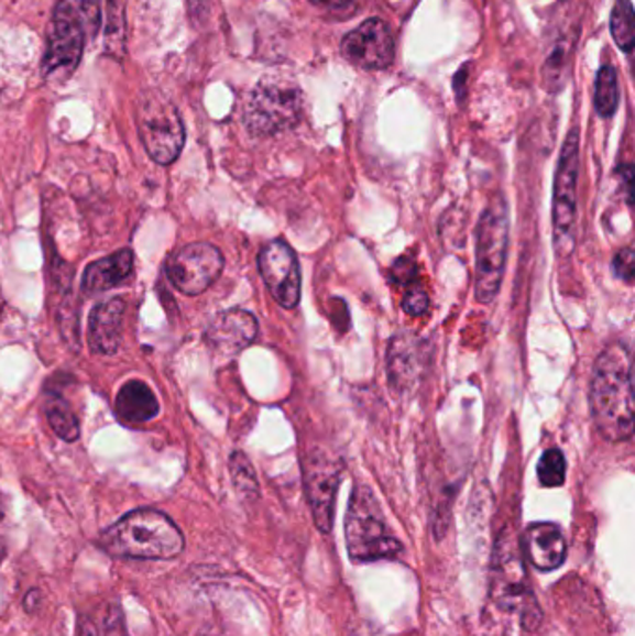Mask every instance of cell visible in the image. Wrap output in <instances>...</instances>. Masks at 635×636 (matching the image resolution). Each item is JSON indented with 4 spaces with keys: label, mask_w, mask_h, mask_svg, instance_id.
<instances>
[{
    "label": "cell",
    "mask_w": 635,
    "mask_h": 636,
    "mask_svg": "<svg viewBox=\"0 0 635 636\" xmlns=\"http://www.w3.org/2000/svg\"><path fill=\"white\" fill-rule=\"evenodd\" d=\"M591 414L602 438L618 443L634 436L632 355L624 344H612L596 358L589 387Z\"/></svg>",
    "instance_id": "1"
},
{
    "label": "cell",
    "mask_w": 635,
    "mask_h": 636,
    "mask_svg": "<svg viewBox=\"0 0 635 636\" xmlns=\"http://www.w3.org/2000/svg\"><path fill=\"white\" fill-rule=\"evenodd\" d=\"M101 547L123 559L166 560L182 555L185 538L163 512L140 508L107 528Z\"/></svg>",
    "instance_id": "2"
},
{
    "label": "cell",
    "mask_w": 635,
    "mask_h": 636,
    "mask_svg": "<svg viewBox=\"0 0 635 636\" xmlns=\"http://www.w3.org/2000/svg\"><path fill=\"white\" fill-rule=\"evenodd\" d=\"M99 26L101 7L97 0H61L48 29L43 73L47 77L69 75L79 66L86 42L96 36Z\"/></svg>",
    "instance_id": "3"
},
{
    "label": "cell",
    "mask_w": 635,
    "mask_h": 636,
    "mask_svg": "<svg viewBox=\"0 0 635 636\" xmlns=\"http://www.w3.org/2000/svg\"><path fill=\"white\" fill-rule=\"evenodd\" d=\"M346 544L352 562L394 560L403 552V544L387 527L381 505L371 487L357 484L346 514Z\"/></svg>",
    "instance_id": "4"
},
{
    "label": "cell",
    "mask_w": 635,
    "mask_h": 636,
    "mask_svg": "<svg viewBox=\"0 0 635 636\" xmlns=\"http://www.w3.org/2000/svg\"><path fill=\"white\" fill-rule=\"evenodd\" d=\"M507 248V201L503 198L492 199L475 229V298L479 304H491L500 293Z\"/></svg>",
    "instance_id": "5"
},
{
    "label": "cell",
    "mask_w": 635,
    "mask_h": 636,
    "mask_svg": "<svg viewBox=\"0 0 635 636\" xmlns=\"http://www.w3.org/2000/svg\"><path fill=\"white\" fill-rule=\"evenodd\" d=\"M303 91L284 77L261 78L244 105V125L254 136H274L298 125Z\"/></svg>",
    "instance_id": "6"
},
{
    "label": "cell",
    "mask_w": 635,
    "mask_h": 636,
    "mask_svg": "<svg viewBox=\"0 0 635 636\" xmlns=\"http://www.w3.org/2000/svg\"><path fill=\"white\" fill-rule=\"evenodd\" d=\"M136 127L147 155L161 166L174 163L185 145V125L176 105L157 88L140 94Z\"/></svg>",
    "instance_id": "7"
},
{
    "label": "cell",
    "mask_w": 635,
    "mask_h": 636,
    "mask_svg": "<svg viewBox=\"0 0 635 636\" xmlns=\"http://www.w3.org/2000/svg\"><path fill=\"white\" fill-rule=\"evenodd\" d=\"M578 169H580V136L578 131L572 129L565 140L554 180L551 222H554V244L559 257H567L574 248Z\"/></svg>",
    "instance_id": "8"
},
{
    "label": "cell",
    "mask_w": 635,
    "mask_h": 636,
    "mask_svg": "<svg viewBox=\"0 0 635 636\" xmlns=\"http://www.w3.org/2000/svg\"><path fill=\"white\" fill-rule=\"evenodd\" d=\"M341 462L325 450H311L304 458L303 479L315 527L328 535L332 530L336 495L341 481Z\"/></svg>",
    "instance_id": "9"
},
{
    "label": "cell",
    "mask_w": 635,
    "mask_h": 636,
    "mask_svg": "<svg viewBox=\"0 0 635 636\" xmlns=\"http://www.w3.org/2000/svg\"><path fill=\"white\" fill-rule=\"evenodd\" d=\"M225 271V257L209 242H194L182 248L166 264L172 285L183 295L198 296L206 293Z\"/></svg>",
    "instance_id": "10"
},
{
    "label": "cell",
    "mask_w": 635,
    "mask_h": 636,
    "mask_svg": "<svg viewBox=\"0 0 635 636\" xmlns=\"http://www.w3.org/2000/svg\"><path fill=\"white\" fill-rule=\"evenodd\" d=\"M260 272L269 293L284 309H293L300 301L303 276L297 253L284 241L269 242L260 253Z\"/></svg>",
    "instance_id": "11"
},
{
    "label": "cell",
    "mask_w": 635,
    "mask_h": 636,
    "mask_svg": "<svg viewBox=\"0 0 635 636\" xmlns=\"http://www.w3.org/2000/svg\"><path fill=\"white\" fill-rule=\"evenodd\" d=\"M341 51L347 61L362 69H386L394 62V34L382 19H370L347 34Z\"/></svg>",
    "instance_id": "12"
},
{
    "label": "cell",
    "mask_w": 635,
    "mask_h": 636,
    "mask_svg": "<svg viewBox=\"0 0 635 636\" xmlns=\"http://www.w3.org/2000/svg\"><path fill=\"white\" fill-rule=\"evenodd\" d=\"M492 597L505 611H516L518 606L532 605L533 595L527 589L526 571L522 566L518 544L502 538L494 555L492 575Z\"/></svg>",
    "instance_id": "13"
},
{
    "label": "cell",
    "mask_w": 635,
    "mask_h": 636,
    "mask_svg": "<svg viewBox=\"0 0 635 636\" xmlns=\"http://www.w3.org/2000/svg\"><path fill=\"white\" fill-rule=\"evenodd\" d=\"M260 331L258 318L244 309H228L218 312L207 328L206 341L215 352L236 355L255 341Z\"/></svg>",
    "instance_id": "14"
},
{
    "label": "cell",
    "mask_w": 635,
    "mask_h": 636,
    "mask_svg": "<svg viewBox=\"0 0 635 636\" xmlns=\"http://www.w3.org/2000/svg\"><path fill=\"white\" fill-rule=\"evenodd\" d=\"M524 549L533 568L554 571L567 560V541L556 523H533L524 535Z\"/></svg>",
    "instance_id": "15"
},
{
    "label": "cell",
    "mask_w": 635,
    "mask_h": 636,
    "mask_svg": "<svg viewBox=\"0 0 635 636\" xmlns=\"http://www.w3.org/2000/svg\"><path fill=\"white\" fill-rule=\"evenodd\" d=\"M123 315H125V301L120 298L99 304L91 311L88 341L96 354L110 355L118 352L121 344Z\"/></svg>",
    "instance_id": "16"
},
{
    "label": "cell",
    "mask_w": 635,
    "mask_h": 636,
    "mask_svg": "<svg viewBox=\"0 0 635 636\" xmlns=\"http://www.w3.org/2000/svg\"><path fill=\"white\" fill-rule=\"evenodd\" d=\"M421 366V342L408 333L395 336L387 349V376L392 385L397 390L410 387Z\"/></svg>",
    "instance_id": "17"
},
{
    "label": "cell",
    "mask_w": 635,
    "mask_h": 636,
    "mask_svg": "<svg viewBox=\"0 0 635 636\" xmlns=\"http://www.w3.org/2000/svg\"><path fill=\"white\" fill-rule=\"evenodd\" d=\"M133 266L134 255L131 250H120L109 257L99 259L96 263L86 266L83 288L91 295L110 290L133 274Z\"/></svg>",
    "instance_id": "18"
},
{
    "label": "cell",
    "mask_w": 635,
    "mask_h": 636,
    "mask_svg": "<svg viewBox=\"0 0 635 636\" xmlns=\"http://www.w3.org/2000/svg\"><path fill=\"white\" fill-rule=\"evenodd\" d=\"M161 412L157 396L142 380H129L116 396V415L123 423H147Z\"/></svg>",
    "instance_id": "19"
},
{
    "label": "cell",
    "mask_w": 635,
    "mask_h": 636,
    "mask_svg": "<svg viewBox=\"0 0 635 636\" xmlns=\"http://www.w3.org/2000/svg\"><path fill=\"white\" fill-rule=\"evenodd\" d=\"M45 415H47L48 425L55 430L58 438L69 441V443L79 439V420L73 414L72 406L64 398L48 396L47 403H45Z\"/></svg>",
    "instance_id": "20"
},
{
    "label": "cell",
    "mask_w": 635,
    "mask_h": 636,
    "mask_svg": "<svg viewBox=\"0 0 635 636\" xmlns=\"http://www.w3.org/2000/svg\"><path fill=\"white\" fill-rule=\"evenodd\" d=\"M618 107V80L615 67H600L594 83V109L602 118H612Z\"/></svg>",
    "instance_id": "21"
},
{
    "label": "cell",
    "mask_w": 635,
    "mask_h": 636,
    "mask_svg": "<svg viewBox=\"0 0 635 636\" xmlns=\"http://www.w3.org/2000/svg\"><path fill=\"white\" fill-rule=\"evenodd\" d=\"M612 36L624 53L634 48V7L629 0H615L612 10Z\"/></svg>",
    "instance_id": "22"
},
{
    "label": "cell",
    "mask_w": 635,
    "mask_h": 636,
    "mask_svg": "<svg viewBox=\"0 0 635 636\" xmlns=\"http://www.w3.org/2000/svg\"><path fill=\"white\" fill-rule=\"evenodd\" d=\"M231 479L239 495L244 498H255L260 495V484L255 479V471L249 458L242 452H233L230 460Z\"/></svg>",
    "instance_id": "23"
},
{
    "label": "cell",
    "mask_w": 635,
    "mask_h": 636,
    "mask_svg": "<svg viewBox=\"0 0 635 636\" xmlns=\"http://www.w3.org/2000/svg\"><path fill=\"white\" fill-rule=\"evenodd\" d=\"M80 636H125L123 618L116 606H107L101 613L91 614L80 629Z\"/></svg>",
    "instance_id": "24"
},
{
    "label": "cell",
    "mask_w": 635,
    "mask_h": 636,
    "mask_svg": "<svg viewBox=\"0 0 635 636\" xmlns=\"http://www.w3.org/2000/svg\"><path fill=\"white\" fill-rule=\"evenodd\" d=\"M537 476L545 487L563 486L567 479V460L559 449L546 450L537 463Z\"/></svg>",
    "instance_id": "25"
},
{
    "label": "cell",
    "mask_w": 635,
    "mask_h": 636,
    "mask_svg": "<svg viewBox=\"0 0 635 636\" xmlns=\"http://www.w3.org/2000/svg\"><path fill=\"white\" fill-rule=\"evenodd\" d=\"M403 311L410 317H421L429 309V295L425 293V288L418 283L414 282L406 285V293L403 296Z\"/></svg>",
    "instance_id": "26"
},
{
    "label": "cell",
    "mask_w": 635,
    "mask_h": 636,
    "mask_svg": "<svg viewBox=\"0 0 635 636\" xmlns=\"http://www.w3.org/2000/svg\"><path fill=\"white\" fill-rule=\"evenodd\" d=\"M634 248L628 246L613 259V272L615 276L621 277L623 282L629 283L634 279Z\"/></svg>",
    "instance_id": "27"
},
{
    "label": "cell",
    "mask_w": 635,
    "mask_h": 636,
    "mask_svg": "<svg viewBox=\"0 0 635 636\" xmlns=\"http://www.w3.org/2000/svg\"><path fill=\"white\" fill-rule=\"evenodd\" d=\"M187 4L188 12H190L196 23H204L209 18V12H211L209 0H187Z\"/></svg>",
    "instance_id": "28"
},
{
    "label": "cell",
    "mask_w": 635,
    "mask_h": 636,
    "mask_svg": "<svg viewBox=\"0 0 635 636\" xmlns=\"http://www.w3.org/2000/svg\"><path fill=\"white\" fill-rule=\"evenodd\" d=\"M314 2L328 10H343V8L351 7L352 0H314Z\"/></svg>",
    "instance_id": "29"
},
{
    "label": "cell",
    "mask_w": 635,
    "mask_h": 636,
    "mask_svg": "<svg viewBox=\"0 0 635 636\" xmlns=\"http://www.w3.org/2000/svg\"><path fill=\"white\" fill-rule=\"evenodd\" d=\"M4 555H7V551H4V544H2V541H0V562H2V560H4Z\"/></svg>",
    "instance_id": "30"
},
{
    "label": "cell",
    "mask_w": 635,
    "mask_h": 636,
    "mask_svg": "<svg viewBox=\"0 0 635 636\" xmlns=\"http://www.w3.org/2000/svg\"><path fill=\"white\" fill-rule=\"evenodd\" d=\"M0 516H2V512H0Z\"/></svg>",
    "instance_id": "31"
}]
</instances>
